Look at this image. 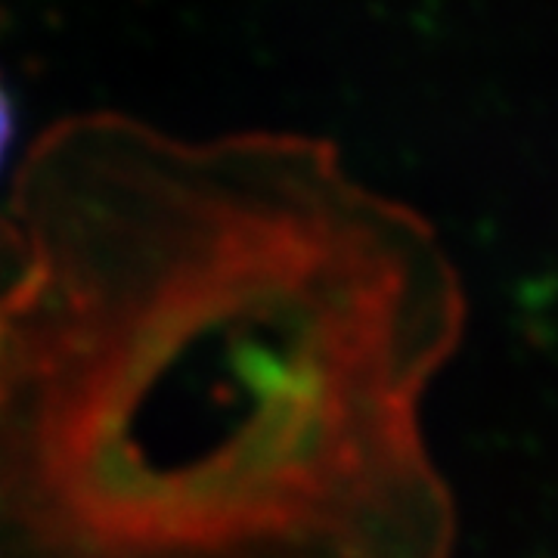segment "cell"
Listing matches in <instances>:
<instances>
[{"label":"cell","instance_id":"obj_1","mask_svg":"<svg viewBox=\"0 0 558 558\" xmlns=\"http://www.w3.org/2000/svg\"><path fill=\"white\" fill-rule=\"evenodd\" d=\"M0 282V558H450L462 295L311 146L62 121Z\"/></svg>","mask_w":558,"mask_h":558},{"label":"cell","instance_id":"obj_2","mask_svg":"<svg viewBox=\"0 0 558 558\" xmlns=\"http://www.w3.org/2000/svg\"><path fill=\"white\" fill-rule=\"evenodd\" d=\"M10 140H13V106H10V94H7V87L0 84V165H3V159H7Z\"/></svg>","mask_w":558,"mask_h":558}]
</instances>
